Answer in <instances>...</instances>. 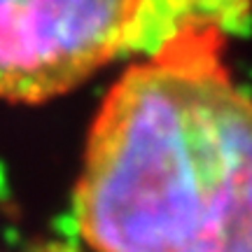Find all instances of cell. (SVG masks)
Returning a JSON list of instances; mask_svg holds the SVG:
<instances>
[{
    "instance_id": "6da1fadb",
    "label": "cell",
    "mask_w": 252,
    "mask_h": 252,
    "mask_svg": "<svg viewBox=\"0 0 252 252\" xmlns=\"http://www.w3.org/2000/svg\"><path fill=\"white\" fill-rule=\"evenodd\" d=\"M75 222L91 252H252V96L217 26H178L110 87Z\"/></svg>"
},
{
    "instance_id": "7a4b0ae2",
    "label": "cell",
    "mask_w": 252,
    "mask_h": 252,
    "mask_svg": "<svg viewBox=\"0 0 252 252\" xmlns=\"http://www.w3.org/2000/svg\"><path fill=\"white\" fill-rule=\"evenodd\" d=\"M154 0H0V98L70 94L140 42Z\"/></svg>"
},
{
    "instance_id": "3957f363",
    "label": "cell",
    "mask_w": 252,
    "mask_h": 252,
    "mask_svg": "<svg viewBox=\"0 0 252 252\" xmlns=\"http://www.w3.org/2000/svg\"><path fill=\"white\" fill-rule=\"evenodd\" d=\"M21 252H80V250H75V248L63 243H40V245H31V248H26Z\"/></svg>"
}]
</instances>
